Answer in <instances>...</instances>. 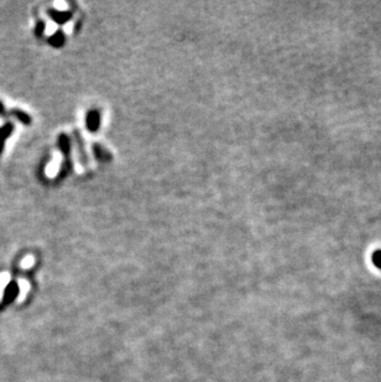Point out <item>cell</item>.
Wrapping results in <instances>:
<instances>
[{"mask_svg": "<svg viewBox=\"0 0 381 382\" xmlns=\"http://www.w3.org/2000/svg\"><path fill=\"white\" fill-rule=\"evenodd\" d=\"M32 262H34V260H32V257H30L29 256V257H26L24 261H22V266H24V267H29V266L32 265Z\"/></svg>", "mask_w": 381, "mask_h": 382, "instance_id": "obj_3", "label": "cell"}, {"mask_svg": "<svg viewBox=\"0 0 381 382\" xmlns=\"http://www.w3.org/2000/svg\"><path fill=\"white\" fill-rule=\"evenodd\" d=\"M56 6L59 7V9H65L66 4L65 2H56Z\"/></svg>", "mask_w": 381, "mask_h": 382, "instance_id": "obj_4", "label": "cell"}, {"mask_svg": "<svg viewBox=\"0 0 381 382\" xmlns=\"http://www.w3.org/2000/svg\"><path fill=\"white\" fill-rule=\"evenodd\" d=\"M55 31V26L54 25H49V27H47V32H54Z\"/></svg>", "mask_w": 381, "mask_h": 382, "instance_id": "obj_5", "label": "cell"}, {"mask_svg": "<svg viewBox=\"0 0 381 382\" xmlns=\"http://www.w3.org/2000/svg\"><path fill=\"white\" fill-rule=\"evenodd\" d=\"M373 261L378 267L381 268V251H375L374 255H373Z\"/></svg>", "mask_w": 381, "mask_h": 382, "instance_id": "obj_2", "label": "cell"}, {"mask_svg": "<svg viewBox=\"0 0 381 382\" xmlns=\"http://www.w3.org/2000/svg\"><path fill=\"white\" fill-rule=\"evenodd\" d=\"M57 167H59V160L55 158V160L52 161V163H50L49 167H47V173H49V175H55L57 171Z\"/></svg>", "mask_w": 381, "mask_h": 382, "instance_id": "obj_1", "label": "cell"}]
</instances>
